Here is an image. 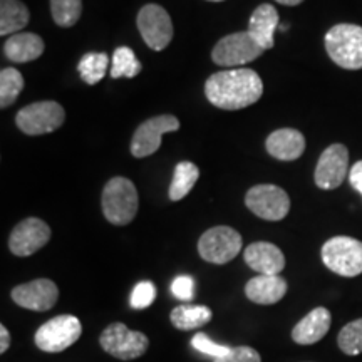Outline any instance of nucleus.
Instances as JSON below:
<instances>
[{
    "mask_svg": "<svg viewBox=\"0 0 362 362\" xmlns=\"http://www.w3.org/2000/svg\"><path fill=\"white\" fill-rule=\"evenodd\" d=\"M29 8L21 0H0V35L19 34L29 24Z\"/></svg>",
    "mask_w": 362,
    "mask_h": 362,
    "instance_id": "obj_22",
    "label": "nucleus"
},
{
    "mask_svg": "<svg viewBox=\"0 0 362 362\" xmlns=\"http://www.w3.org/2000/svg\"><path fill=\"white\" fill-rule=\"evenodd\" d=\"M245 205L253 215L267 221H280L288 215L291 198L275 185H257L245 194Z\"/></svg>",
    "mask_w": 362,
    "mask_h": 362,
    "instance_id": "obj_10",
    "label": "nucleus"
},
{
    "mask_svg": "<svg viewBox=\"0 0 362 362\" xmlns=\"http://www.w3.org/2000/svg\"><path fill=\"white\" fill-rule=\"evenodd\" d=\"M270 156L280 161H296L305 151V138L300 131L282 128L274 131L265 141Z\"/></svg>",
    "mask_w": 362,
    "mask_h": 362,
    "instance_id": "obj_17",
    "label": "nucleus"
},
{
    "mask_svg": "<svg viewBox=\"0 0 362 362\" xmlns=\"http://www.w3.org/2000/svg\"><path fill=\"white\" fill-rule=\"evenodd\" d=\"M339 349L347 356L362 354V319L344 325L337 337Z\"/></svg>",
    "mask_w": 362,
    "mask_h": 362,
    "instance_id": "obj_29",
    "label": "nucleus"
},
{
    "mask_svg": "<svg viewBox=\"0 0 362 362\" xmlns=\"http://www.w3.org/2000/svg\"><path fill=\"white\" fill-rule=\"evenodd\" d=\"M349 183L362 197V160L357 161L354 166L349 170Z\"/></svg>",
    "mask_w": 362,
    "mask_h": 362,
    "instance_id": "obj_34",
    "label": "nucleus"
},
{
    "mask_svg": "<svg viewBox=\"0 0 362 362\" xmlns=\"http://www.w3.org/2000/svg\"><path fill=\"white\" fill-rule=\"evenodd\" d=\"M330 322H332L330 312L325 307H315L292 329L293 342L300 344V346H312V344L322 341L325 334L329 332Z\"/></svg>",
    "mask_w": 362,
    "mask_h": 362,
    "instance_id": "obj_18",
    "label": "nucleus"
},
{
    "mask_svg": "<svg viewBox=\"0 0 362 362\" xmlns=\"http://www.w3.org/2000/svg\"><path fill=\"white\" fill-rule=\"evenodd\" d=\"M208 2H223V0H208Z\"/></svg>",
    "mask_w": 362,
    "mask_h": 362,
    "instance_id": "obj_37",
    "label": "nucleus"
},
{
    "mask_svg": "<svg viewBox=\"0 0 362 362\" xmlns=\"http://www.w3.org/2000/svg\"><path fill=\"white\" fill-rule=\"evenodd\" d=\"M211 310L206 305H180L175 307L170 314L171 324L180 330H194L203 327L211 320Z\"/></svg>",
    "mask_w": 362,
    "mask_h": 362,
    "instance_id": "obj_23",
    "label": "nucleus"
},
{
    "mask_svg": "<svg viewBox=\"0 0 362 362\" xmlns=\"http://www.w3.org/2000/svg\"><path fill=\"white\" fill-rule=\"evenodd\" d=\"M180 129V121L173 115L155 116L138 126L131 139V155L146 158L155 155L161 146V136Z\"/></svg>",
    "mask_w": 362,
    "mask_h": 362,
    "instance_id": "obj_12",
    "label": "nucleus"
},
{
    "mask_svg": "<svg viewBox=\"0 0 362 362\" xmlns=\"http://www.w3.org/2000/svg\"><path fill=\"white\" fill-rule=\"evenodd\" d=\"M51 240V228L40 218H25L16 225L8 238V248L13 255L29 257L40 250Z\"/></svg>",
    "mask_w": 362,
    "mask_h": 362,
    "instance_id": "obj_14",
    "label": "nucleus"
},
{
    "mask_svg": "<svg viewBox=\"0 0 362 362\" xmlns=\"http://www.w3.org/2000/svg\"><path fill=\"white\" fill-rule=\"evenodd\" d=\"M242 235L232 226H214L198 240V253L208 264L225 265L242 250Z\"/></svg>",
    "mask_w": 362,
    "mask_h": 362,
    "instance_id": "obj_5",
    "label": "nucleus"
},
{
    "mask_svg": "<svg viewBox=\"0 0 362 362\" xmlns=\"http://www.w3.org/2000/svg\"><path fill=\"white\" fill-rule=\"evenodd\" d=\"M198 176H200V170H198V166L194 165V163H178L175 168L173 180H171L170 185V200H183V198L193 189L194 183L198 181Z\"/></svg>",
    "mask_w": 362,
    "mask_h": 362,
    "instance_id": "obj_24",
    "label": "nucleus"
},
{
    "mask_svg": "<svg viewBox=\"0 0 362 362\" xmlns=\"http://www.w3.org/2000/svg\"><path fill=\"white\" fill-rule=\"evenodd\" d=\"M66 111L56 101H39L22 107L17 112L16 123L22 133L29 136H40L54 133L64 124Z\"/></svg>",
    "mask_w": 362,
    "mask_h": 362,
    "instance_id": "obj_8",
    "label": "nucleus"
},
{
    "mask_svg": "<svg viewBox=\"0 0 362 362\" xmlns=\"http://www.w3.org/2000/svg\"><path fill=\"white\" fill-rule=\"evenodd\" d=\"M44 40L40 35L33 33L13 34L4 44V54L12 62H33L44 52Z\"/></svg>",
    "mask_w": 362,
    "mask_h": 362,
    "instance_id": "obj_21",
    "label": "nucleus"
},
{
    "mask_svg": "<svg viewBox=\"0 0 362 362\" xmlns=\"http://www.w3.org/2000/svg\"><path fill=\"white\" fill-rule=\"evenodd\" d=\"M325 51L342 69H362V27L337 24L325 34Z\"/></svg>",
    "mask_w": 362,
    "mask_h": 362,
    "instance_id": "obj_3",
    "label": "nucleus"
},
{
    "mask_svg": "<svg viewBox=\"0 0 362 362\" xmlns=\"http://www.w3.org/2000/svg\"><path fill=\"white\" fill-rule=\"evenodd\" d=\"M262 54H264V49L253 40L248 30H245V33H235L221 37L211 51V59L215 64L235 69V67L255 61Z\"/></svg>",
    "mask_w": 362,
    "mask_h": 362,
    "instance_id": "obj_9",
    "label": "nucleus"
},
{
    "mask_svg": "<svg viewBox=\"0 0 362 362\" xmlns=\"http://www.w3.org/2000/svg\"><path fill=\"white\" fill-rule=\"evenodd\" d=\"M107 66H110V57H107L106 54L89 52L81 57L78 71L81 74V79H83L86 84L94 86L98 84L99 81H103L104 76H106Z\"/></svg>",
    "mask_w": 362,
    "mask_h": 362,
    "instance_id": "obj_26",
    "label": "nucleus"
},
{
    "mask_svg": "<svg viewBox=\"0 0 362 362\" xmlns=\"http://www.w3.org/2000/svg\"><path fill=\"white\" fill-rule=\"evenodd\" d=\"M12 300L24 309L45 312L56 305L59 298L57 285L49 279H37L33 282L17 285L12 291Z\"/></svg>",
    "mask_w": 362,
    "mask_h": 362,
    "instance_id": "obj_15",
    "label": "nucleus"
},
{
    "mask_svg": "<svg viewBox=\"0 0 362 362\" xmlns=\"http://www.w3.org/2000/svg\"><path fill=\"white\" fill-rule=\"evenodd\" d=\"M171 292L180 300L189 302L194 296V280L189 275H180L171 284Z\"/></svg>",
    "mask_w": 362,
    "mask_h": 362,
    "instance_id": "obj_33",
    "label": "nucleus"
},
{
    "mask_svg": "<svg viewBox=\"0 0 362 362\" xmlns=\"http://www.w3.org/2000/svg\"><path fill=\"white\" fill-rule=\"evenodd\" d=\"M192 346L194 347L197 351L203 352V354L206 356H211L214 359H218V357H223L230 352L232 347H226V346H221V344H216L211 341L210 337L205 336V334H194V337L192 339Z\"/></svg>",
    "mask_w": 362,
    "mask_h": 362,
    "instance_id": "obj_31",
    "label": "nucleus"
},
{
    "mask_svg": "<svg viewBox=\"0 0 362 362\" xmlns=\"http://www.w3.org/2000/svg\"><path fill=\"white\" fill-rule=\"evenodd\" d=\"M101 203L103 214L110 223L117 226L128 225L138 214V189L131 180L116 176L104 187Z\"/></svg>",
    "mask_w": 362,
    "mask_h": 362,
    "instance_id": "obj_2",
    "label": "nucleus"
},
{
    "mask_svg": "<svg viewBox=\"0 0 362 362\" xmlns=\"http://www.w3.org/2000/svg\"><path fill=\"white\" fill-rule=\"evenodd\" d=\"M275 2L282 4V6L293 7V6H298V4H302V2H304V0H275Z\"/></svg>",
    "mask_w": 362,
    "mask_h": 362,
    "instance_id": "obj_36",
    "label": "nucleus"
},
{
    "mask_svg": "<svg viewBox=\"0 0 362 362\" xmlns=\"http://www.w3.org/2000/svg\"><path fill=\"white\" fill-rule=\"evenodd\" d=\"M22 89H24V78L19 71L13 67L0 71V107L6 110L7 106H12Z\"/></svg>",
    "mask_w": 362,
    "mask_h": 362,
    "instance_id": "obj_27",
    "label": "nucleus"
},
{
    "mask_svg": "<svg viewBox=\"0 0 362 362\" xmlns=\"http://www.w3.org/2000/svg\"><path fill=\"white\" fill-rule=\"evenodd\" d=\"M155 298H156L155 284L149 282V280H144V282H139L133 288L129 302L133 309H148V307L155 302Z\"/></svg>",
    "mask_w": 362,
    "mask_h": 362,
    "instance_id": "obj_30",
    "label": "nucleus"
},
{
    "mask_svg": "<svg viewBox=\"0 0 362 362\" xmlns=\"http://www.w3.org/2000/svg\"><path fill=\"white\" fill-rule=\"evenodd\" d=\"M214 362H262V357L253 347L238 346L232 347L230 352L223 357H218Z\"/></svg>",
    "mask_w": 362,
    "mask_h": 362,
    "instance_id": "obj_32",
    "label": "nucleus"
},
{
    "mask_svg": "<svg viewBox=\"0 0 362 362\" xmlns=\"http://www.w3.org/2000/svg\"><path fill=\"white\" fill-rule=\"evenodd\" d=\"M8 347H11V334L6 325H0V354H6Z\"/></svg>",
    "mask_w": 362,
    "mask_h": 362,
    "instance_id": "obj_35",
    "label": "nucleus"
},
{
    "mask_svg": "<svg viewBox=\"0 0 362 362\" xmlns=\"http://www.w3.org/2000/svg\"><path fill=\"white\" fill-rule=\"evenodd\" d=\"M143 69L141 62L138 61L133 49L129 47H117L111 59V78L119 79V78H128L133 79L139 74Z\"/></svg>",
    "mask_w": 362,
    "mask_h": 362,
    "instance_id": "obj_25",
    "label": "nucleus"
},
{
    "mask_svg": "<svg viewBox=\"0 0 362 362\" xmlns=\"http://www.w3.org/2000/svg\"><path fill=\"white\" fill-rule=\"evenodd\" d=\"M205 94L215 107L237 111L259 101L264 94V83L255 71L247 67L220 71L206 79Z\"/></svg>",
    "mask_w": 362,
    "mask_h": 362,
    "instance_id": "obj_1",
    "label": "nucleus"
},
{
    "mask_svg": "<svg viewBox=\"0 0 362 362\" xmlns=\"http://www.w3.org/2000/svg\"><path fill=\"white\" fill-rule=\"evenodd\" d=\"M99 344L107 354L116 359L133 361L148 351L149 339L143 332L128 329V325L115 322L103 330Z\"/></svg>",
    "mask_w": 362,
    "mask_h": 362,
    "instance_id": "obj_7",
    "label": "nucleus"
},
{
    "mask_svg": "<svg viewBox=\"0 0 362 362\" xmlns=\"http://www.w3.org/2000/svg\"><path fill=\"white\" fill-rule=\"evenodd\" d=\"M287 288V280L280 275H259L247 282L245 296L253 304L272 305L282 300Z\"/></svg>",
    "mask_w": 362,
    "mask_h": 362,
    "instance_id": "obj_19",
    "label": "nucleus"
},
{
    "mask_svg": "<svg viewBox=\"0 0 362 362\" xmlns=\"http://www.w3.org/2000/svg\"><path fill=\"white\" fill-rule=\"evenodd\" d=\"M51 13L59 27L76 25L83 13V0H51Z\"/></svg>",
    "mask_w": 362,
    "mask_h": 362,
    "instance_id": "obj_28",
    "label": "nucleus"
},
{
    "mask_svg": "<svg viewBox=\"0 0 362 362\" xmlns=\"http://www.w3.org/2000/svg\"><path fill=\"white\" fill-rule=\"evenodd\" d=\"M279 27V12L270 4H262L248 21V34L264 51L274 47V34Z\"/></svg>",
    "mask_w": 362,
    "mask_h": 362,
    "instance_id": "obj_20",
    "label": "nucleus"
},
{
    "mask_svg": "<svg viewBox=\"0 0 362 362\" xmlns=\"http://www.w3.org/2000/svg\"><path fill=\"white\" fill-rule=\"evenodd\" d=\"M245 264L260 275H279L285 269V257L277 245L269 242H255L243 252Z\"/></svg>",
    "mask_w": 362,
    "mask_h": 362,
    "instance_id": "obj_16",
    "label": "nucleus"
},
{
    "mask_svg": "<svg viewBox=\"0 0 362 362\" xmlns=\"http://www.w3.org/2000/svg\"><path fill=\"white\" fill-rule=\"evenodd\" d=\"M138 30L149 49L163 51L173 39V22L170 13L158 4H146L138 12Z\"/></svg>",
    "mask_w": 362,
    "mask_h": 362,
    "instance_id": "obj_11",
    "label": "nucleus"
},
{
    "mask_svg": "<svg viewBox=\"0 0 362 362\" xmlns=\"http://www.w3.org/2000/svg\"><path fill=\"white\" fill-rule=\"evenodd\" d=\"M83 334L81 320L74 315H57L40 325L34 336L35 346L44 352H62L78 342Z\"/></svg>",
    "mask_w": 362,
    "mask_h": 362,
    "instance_id": "obj_6",
    "label": "nucleus"
},
{
    "mask_svg": "<svg viewBox=\"0 0 362 362\" xmlns=\"http://www.w3.org/2000/svg\"><path fill=\"white\" fill-rule=\"evenodd\" d=\"M349 171V151L341 143L330 144L317 161L314 180L320 189H336Z\"/></svg>",
    "mask_w": 362,
    "mask_h": 362,
    "instance_id": "obj_13",
    "label": "nucleus"
},
{
    "mask_svg": "<svg viewBox=\"0 0 362 362\" xmlns=\"http://www.w3.org/2000/svg\"><path fill=\"white\" fill-rule=\"evenodd\" d=\"M324 265L341 277L362 274V242L352 237H332L320 250Z\"/></svg>",
    "mask_w": 362,
    "mask_h": 362,
    "instance_id": "obj_4",
    "label": "nucleus"
}]
</instances>
